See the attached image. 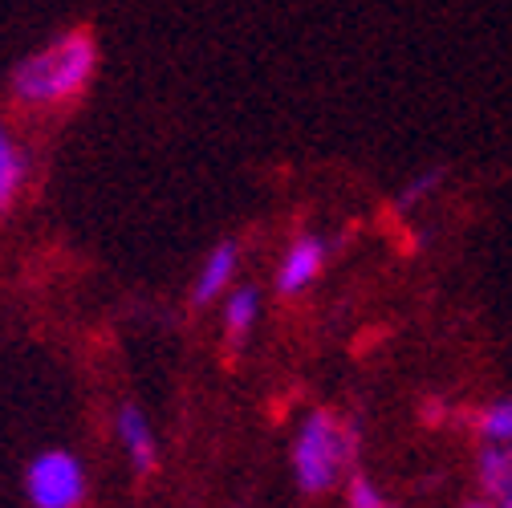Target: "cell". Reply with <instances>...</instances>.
<instances>
[{
	"label": "cell",
	"instance_id": "cell-1",
	"mask_svg": "<svg viewBox=\"0 0 512 508\" xmlns=\"http://www.w3.org/2000/svg\"><path fill=\"white\" fill-rule=\"evenodd\" d=\"M98 74V37L70 29L49 45L25 53L9 74V98L21 110H57L78 102Z\"/></svg>",
	"mask_w": 512,
	"mask_h": 508
},
{
	"label": "cell",
	"instance_id": "cell-2",
	"mask_svg": "<svg viewBox=\"0 0 512 508\" xmlns=\"http://www.w3.org/2000/svg\"><path fill=\"white\" fill-rule=\"evenodd\" d=\"M354 456H358V423H346L326 407L309 411L293 435V448H289V468H293L297 492L326 496L330 488H338V480L346 476Z\"/></svg>",
	"mask_w": 512,
	"mask_h": 508
},
{
	"label": "cell",
	"instance_id": "cell-3",
	"mask_svg": "<svg viewBox=\"0 0 512 508\" xmlns=\"http://www.w3.org/2000/svg\"><path fill=\"white\" fill-rule=\"evenodd\" d=\"M21 488L29 508H82L90 496V472L78 452L45 448L25 464Z\"/></svg>",
	"mask_w": 512,
	"mask_h": 508
},
{
	"label": "cell",
	"instance_id": "cell-4",
	"mask_svg": "<svg viewBox=\"0 0 512 508\" xmlns=\"http://www.w3.org/2000/svg\"><path fill=\"white\" fill-rule=\"evenodd\" d=\"M330 248H334V244H330L322 232H297V236L289 240V248L281 252V265H277V273H273L277 293H281V297L305 293L317 277L326 273Z\"/></svg>",
	"mask_w": 512,
	"mask_h": 508
},
{
	"label": "cell",
	"instance_id": "cell-5",
	"mask_svg": "<svg viewBox=\"0 0 512 508\" xmlns=\"http://www.w3.org/2000/svg\"><path fill=\"white\" fill-rule=\"evenodd\" d=\"M114 439H118V448H122L135 476H151L159 468V439H155V427L139 403H122L114 411Z\"/></svg>",
	"mask_w": 512,
	"mask_h": 508
},
{
	"label": "cell",
	"instance_id": "cell-6",
	"mask_svg": "<svg viewBox=\"0 0 512 508\" xmlns=\"http://www.w3.org/2000/svg\"><path fill=\"white\" fill-rule=\"evenodd\" d=\"M236 269H240V240L212 244L200 273H196V285H191V305L204 309V305L224 301V293L236 285Z\"/></svg>",
	"mask_w": 512,
	"mask_h": 508
},
{
	"label": "cell",
	"instance_id": "cell-7",
	"mask_svg": "<svg viewBox=\"0 0 512 508\" xmlns=\"http://www.w3.org/2000/svg\"><path fill=\"white\" fill-rule=\"evenodd\" d=\"M256 317H261V289L256 285H232L220 301V322H224V342L232 350H240L252 330H256Z\"/></svg>",
	"mask_w": 512,
	"mask_h": 508
},
{
	"label": "cell",
	"instance_id": "cell-8",
	"mask_svg": "<svg viewBox=\"0 0 512 508\" xmlns=\"http://www.w3.org/2000/svg\"><path fill=\"white\" fill-rule=\"evenodd\" d=\"M29 183V151L17 143L9 122L0 118V212H9Z\"/></svg>",
	"mask_w": 512,
	"mask_h": 508
},
{
	"label": "cell",
	"instance_id": "cell-9",
	"mask_svg": "<svg viewBox=\"0 0 512 508\" xmlns=\"http://www.w3.org/2000/svg\"><path fill=\"white\" fill-rule=\"evenodd\" d=\"M476 480L488 500L512 496V443H484L476 456Z\"/></svg>",
	"mask_w": 512,
	"mask_h": 508
},
{
	"label": "cell",
	"instance_id": "cell-10",
	"mask_svg": "<svg viewBox=\"0 0 512 508\" xmlns=\"http://www.w3.org/2000/svg\"><path fill=\"white\" fill-rule=\"evenodd\" d=\"M443 183H447V167H427V171L411 175V179L399 187V192H395V200H391L395 216H411L415 208H423Z\"/></svg>",
	"mask_w": 512,
	"mask_h": 508
},
{
	"label": "cell",
	"instance_id": "cell-11",
	"mask_svg": "<svg viewBox=\"0 0 512 508\" xmlns=\"http://www.w3.org/2000/svg\"><path fill=\"white\" fill-rule=\"evenodd\" d=\"M472 431L480 443H512V395L484 403L472 415Z\"/></svg>",
	"mask_w": 512,
	"mask_h": 508
},
{
	"label": "cell",
	"instance_id": "cell-12",
	"mask_svg": "<svg viewBox=\"0 0 512 508\" xmlns=\"http://www.w3.org/2000/svg\"><path fill=\"white\" fill-rule=\"evenodd\" d=\"M387 504L391 500L382 496V488L370 476H362V472L350 476V484H346V508H387Z\"/></svg>",
	"mask_w": 512,
	"mask_h": 508
},
{
	"label": "cell",
	"instance_id": "cell-13",
	"mask_svg": "<svg viewBox=\"0 0 512 508\" xmlns=\"http://www.w3.org/2000/svg\"><path fill=\"white\" fill-rule=\"evenodd\" d=\"M460 508H496V500H488V496H480V500H468V504H460Z\"/></svg>",
	"mask_w": 512,
	"mask_h": 508
},
{
	"label": "cell",
	"instance_id": "cell-14",
	"mask_svg": "<svg viewBox=\"0 0 512 508\" xmlns=\"http://www.w3.org/2000/svg\"><path fill=\"white\" fill-rule=\"evenodd\" d=\"M496 508H512V496H504V500H496Z\"/></svg>",
	"mask_w": 512,
	"mask_h": 508
},
{
	"label": "cell",
	"instance_id": "cell-15",
	"mask_svg": "<svg viewBox=\"0 0 512 508\" xmlns=\"http://www.w3.org/2000/svg\"><path fill=\"white\" fill-rule=\"evenodd\" d=\"M387 508H399V504H387Z\"/></svg>",
	"mask_w": 512,
	"mask_h": 508
}]
</instances>
